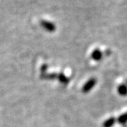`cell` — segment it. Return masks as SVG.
<instances>
[{"mask_svg":"<svg viewBox=\"0 0 127 127\" xmlns=\"http://www.w3.org/2000/svg\"><path fill=\"white\" fill-rule=\"evenodd\" d=\"M58 78H59V80L61 81V82L63 83V84H67L69 82V79L64 74H59L58 75Z\"/></svg>","mask_w":127,"mask_h":127,"instance_id":"cell-6","label":"cell"},{"mask_svg":"<svg viewBox=\"0 0 127 127\" xmlns=\"http://www.w3.org/2000/svg\"><path fill=\"white\" fill-rule=\"evenodd\" d=\"M118 93L123 96H127V86H126L125 84L120 85L118 87Z\"/></svg>","mask_w":127,"mask_h":127,"instance_id":"cell-4","label":"cell"},{"mask_svg":"<svg viewBox=\"0 0 127 127\" xmlns=\"http://www.w3.org/2000/svg\"><path fill=\"white\" fill-rule=\"evenodd\" d=\"M96 82V79H94V78L90 79V80L87 81V82L84 85L83 89H82L83 92H84V93H87V92L90 91V90H91L93 89V87L95 86Z\"/></svg>","mask_w":127,"mask_h":127,"instance_id":"cell-2","label":"cell"},{"mask_svg":"<svg viewBox=\"0 0 127 127\" xmlns=\"http://www.w3.org/2000/svg\"><path fill=\"white\" fill-rule=\"evenodd\" d=\"M41 25L43 27V28L49 32H53L56 30V25L55 24H54L51 22L48 21H45V20H42L41 21Z\"/></svg>","mask_w":127,"mask_h":127,"instance_id":"cell-1","label":"cell"},{"mask_svg":"<svg viewBox=\"0 0 127 127\" xmlns=\"http://www.w3.org/2000/svg\"><path fill=\"white\" fill-rule=\"evenodd\" d=\"M115 121H116L115 118H113V117L109 118L108 120H106L103 123V127H112V126L114 125Z\"/></svg>","mask_w":127,"mask_h":127,"instance_id":"cell-5","label":"cell"},{"mask_svg":"<svg viewBox=\"0 0 127 127\" xmlns=\"http://www.w3.org/2000/svg\"><path fill=\"white\" fill-rule=\"evenodd\" d=\"M57 76L55 74H48L47 75L46 77H45V78H48V79H54V78H55Z\"/></svg>","mask_w":127,"mask_h":127,"instance_id":"cell-8","label":"cell"},{"mask_svg":"<svg viewBox=\"0 0 127 127\" xmlns=\"http://www.w3.org/2000/svg\"><path fill=\"white\" fill-rule=\"evenodd\" d=\"M126 82H127V81H126Z\"/></svg>","mask_w":127,"mask_h":127,"instance_id":"cell-10","label":"cell"},{"mask_svg":"<svg viewBox=\"0 0 127 127\" xmlns=\"http://www.w3.org/2000/svg\"><path fill=\"white\" fill-rule=\"evenodd\" d=\"M46 69H47V65L46 64L42 65V67H41V72H42V73H44V72L46 71Z\"/></svg>","mask_w":127,"mask_h":127,"instance_id":"cell-9","label":"cell"},{"mask_svg":"<svg viewBox=\"0 0 127 127\" xmlns=\"http://www.w3.org/2000/svg\"><path fill=\"white\" fill-rule=\"evenodd\" d=\"M102 57H103V54H102V52L99 51V49H95L93 52H92V54H91V58L94 60V61H99L102 59Z\"/></svg>","mask_w":127,"mask_h":127,"instance_id":"cell-3","label":"cell"},{"mask_svg":"<svg viewBox=\"0 0 127 127\" xmlns=\"http://www.w3.org/2000/svg\"><path fill=\"white\" fill-rule=\"evenodd\" d=\"M118 121H119L120 123H125L127 122V113L121 115L120 117H119V119H118Z\"/></svg>","mask_w":127,"mask_h":127,"instance_id":"cell-7","label":"cell"}]
</instances>
